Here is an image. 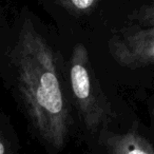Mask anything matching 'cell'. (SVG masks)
Listing matches in <instances>:
<instances>
[{"mask_svg":"<svg viewBox=\"0 0 154 154\" xmlns=\"http://www.w3.org/2000/svg\"><path fill=\"white\" fill-rule=\"evenodd\" d=\"M0 78L33 137L48 153L63 151L77 127L66 62L45 26L26 8L0 26Z\"/></svg>","mask_w":154,"mask_h":154,"instance_id":"cell-1","label":"cell"},{"mask_svg":"<svg viewBox=\"0 0 154 154\" xmlns=\"http://www.w3.org/2000/svg\"><path fill=\"white\" fill-rule=\"evenodd\" d=\"M69 89L77 118L90 136L109 127L115 117L110 100L103 92L93 69L86 45H74L66 63Z\"/></svg>","mask_w":154,"mask_h":154,"instance_id":"cell-2","label":"cell"},{"mask_svg":"<svg viewBox=\"0 0 154 154\" xmlns=\"http://www.w3.org/2000/svg\"><path fill=\"white\" fill-rule=\"evenodd\" d=\"M109 51L119 66L139 69L154 64V30L133 26L109 40Z\"/></svg>","mask_w":154,"mask_h":154,"instance_id":"cell-3","label":"cell"},{"mask_svg":"<svg viewBox=\"0 0 154 154\" xmlns=\"http://www.w3.org/2000/svg\"><path fill=\"white\" fill-rule=\"evenodd\" d=\"M96 137L99 147L110 154H154L153 145L134 130L114 133L105 127Z\"/></svg>","mask_w":154,"mask_h":154,"instance_id":"cell-4","label":"cell"},{"mask_svg":"<svg viewBox=\"0 0 154 154\" xmlns=\"http://www.w3.org/2000/svg\"><path fill=\"white\" fill-rule=\"evenodd\" d=\"M100 0H56L59 7L75 17H82L92 13Z\"/></svg>","mask_w":154,"mask_h":154,"instance_id":"cell-5","label":"cell"},{"mask_svg":"<svg viewBox=\"0 0 154 154\" xmlns=\"http://www.w3.org/2000/svg\"><path fill=\"white\" fill-rule=\"evenodd\" d=\"M19 149V143L13 129L0 113V154H13Z\"/></svg>","mask_w":154,"mask_h":154,"instance_id":"cell-6","label":"cell"},{"mask_svg":"<svg viewBox=\"0 0 154 154\" xmlns=\"http://www.w3.org/2000/svg\"><path fill=\"white\" fill-rule=\"evenodd\" d=\"M133 20L136 22L135 26L145 29L154 30V3L143 7L133 15Z\"/></svg>","mask_w":154,"mask_h":154,"instance_id":"cell-7","label":"cell"},{"mask_svg":"<svg viewBox=\"0 0 154 154\" xmlns=\"http://www.w3.org/2000/svg\"><path fill=\"white\" fill-rule=\"evenodd\" d=\"M5 21H7V19L5 17V10H3V7L0 3V26H2Z\"/></svg>","mask_w":154,"mask_h":154,"instance_id":"cell-8","label":"cell"}]
</instances>
